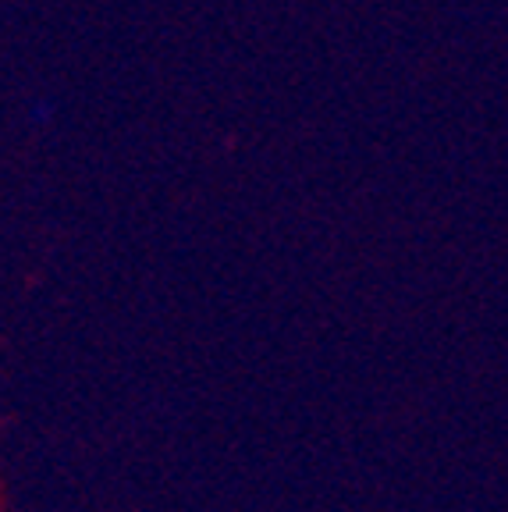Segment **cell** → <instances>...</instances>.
<instances>
[{
  "instance_id": "1",
  "label": "cell",
  "mask_w": 508,
  "mask_h": 512,
  "mask_svg": "<svg viewBox=\"0 0 508 512\" xmlns=\"http://www.w3.org/2000/svg\"><path fill=\"white\" fill-rule=\"evenodd\" d=\"M36 118L47 121L50 118V104H36Z\"/></svg>"
}]
</instances>
